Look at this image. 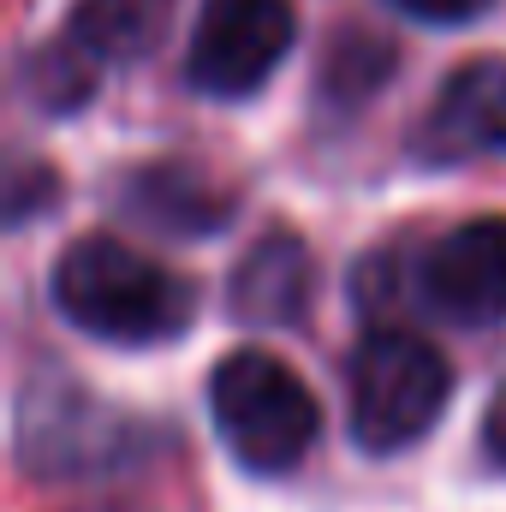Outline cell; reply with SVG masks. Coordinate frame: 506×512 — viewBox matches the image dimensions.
I'll use <instances>...</instances> for the list:
<instances>
[{
  "instance_id": "cell-1",
  "label": "cell",
  "mask_w": 506,
  "mask_h": 512,
  "mask_svg": "<svg viewBox=\"0 0 506 512\" xmlns=\"http://www.w3.org/2000/svg\"><path fill=\"white\" fill-rule=\"evenodd\" d=\"M54 304L78 334L137 352V346L179 340L197 310V292L185 274L131 251L126 239L90 233V239H72L54 262Z\"/></svg>"
},
{
  "instance_id": "cell-2",
  "label": "cell",
  "mask_w": 506,
  "mask_h": 512,
  "mask_svg": "<svg viewBox=\"0 0 506 512\" xmlns=\"http://www.w3.org/2000/svg\"><path fill=\"white\" fill-rule=\"evenodd\" d=\"M209 417L221 447L245 465V471H292L322 429V405L304 387L292 364H280L274 352H227L209 376Z\"/></svg>"
},
{
  "instance_id": "cell-3",
  "label": "cell",
  "mask_w": 506,
  "mask_h": 512,
  "mask_svg": "<svg viewBox=\"0 0 506 512\" xmlns=\"http://www.w3.org/2000/svg\"><path fill=\"white\" fill-rule=\"evenodd\" d=\"M453 399L447 358L411 328H370L352 358V435L364 453H405Z\"/></svg>"
},
{
  "instance_id": "cell-4",
  "label": "cell",
  "mask_w": 506,
  "mask_h": 512,
  "mask_svg": "<svg viewBox=\"0 0 506 512\" xmlns=\"http://www.w3.org/2000/svg\"><path fill=\"white\" fill-rule=\"evenodd\" d=\"M137 453H143L137 417L114 411L96 393H78L60 376H42L18 405V459L36 477H102Z\"/></svg>"
},
{
  "instance_id": "cell-5",
  "label": "cell",
  "mask_w": 506,
  "mask_h": 512,
  "mask_svg": "<svg viewBox=\"0 0 506 512\" xmlns=\"http://www.w3.org/2000/svg\"><path fill=\"white\" fill-rule=\"evenodd\" d=\"M298 36L292 0H203L197 30H191V60L185 78L203 96L239 102L274 78Z\"/></svg>"
},
{
  "instance_id": "cell-6",
  "label": "cell",
  "mask_w": 506,
  "mask_h": 512,
  "mask_svg": "<svg viewBox=\"0 0 506 512\" xmlns=\"http://www.w3.org/2000/svg\"><path fill=\"white\" fill-rule=\"evenodd\" d=\"M417 286L435 316L465 328L506 322V215H477L423 251Z\"/></svg>"
},
{
  "instance_id": "cell-7",
  "label": "cell",
  "mask_w": 506,
  "mask_h": 512,
  "mask_svg": "<svg viewBox=\"0 0 506 512\" xmlns=\"http://www.w3.org/2000/svg\"><path fill=\"white\" fill-rule=\"evenodd\" d=\"M423 155L429 161L506 155V60H465L441 84L423 120Z\"/></svg>"
},
{
  "instance_id": "cell-8",
  "label": "cell",
  "mask_w": 506,
  "mask_h": 512,
  "mask_svg": "<svg viewBox=\"0 0 506 512\" xmlns=\"http://www.w3.org/2000/svg\"><path fill=\"white\" fill-rule=\"evenodd\" d=\"M131 221H149L161 227L167 239H209L233 221V191L221 179H209L203 167L191 161H155V167H137L126 173V191H120Z\"/></svg>"
},
{
  "instance_id": "cell-9",
  "label": "cell",
  "mask_w": 506,
  "mask_h": 512,
  "mask_svg": "<svg viewBox=\"0 0 506 512\" xmlns=\"http://www.w3.org/2000/svg\"><path fill=\"white\" fill-rule=\"evenodd\" d=\"M316 292V262L304 251L298 233H268L256 239L245 262L233 268V316L251 328H286L304 322Z\"/></svg>"
},
{
  "instance_id": "cell-10",
  "label": "cell",
  "mask_w": 506,
  "mask_h": 512,
  "mask_svg": "<svg viewBox=\"0 0 506 512\" xmlns=\"http://www.w3.org/2000/svg\"><path fill=\"white\" fill-rule=\"evenodd\" d=\"M173 24V0H78L66 36L96 60V66H120L149 54Z\"/></svg>"
},
{
  "instance_id": "cell-11",
  "label": "cell",
  "mask_w": 506,
  "mask_h": 512,
  "mask_svg": "<svg viewBox=\"0 0 506 512\" xmlns=\"http://www.w3.org/2000/svg\"><path fill=\"white\" fill-rule=\"evenodd\" d=\"M96 84H102V66H96L72 36H60L54 48H42V54H36V66H30V90H36V102H42V108H54V114H66V108L90 102V96H96Z\"/></svg>"
},
{
  "instance_id": "cell-12",
  "label": "cell",
  "mask_w": 506,
  "mask_h": 512,
  "mask_svg": "<svg viewBox=\"0 0 506 512\" xmlns=\"http://www.w3.org/2000/svg\"><path fill=\"white\" fill-rule=\"evenodd\" d=\"M387 72H393V48L387 42H376V36H346L340 48H328L322 84L340 90V96H370Z\"/></svg>"
},
{
  "instance_id": "cell-13",
  "label": "cell",
  "mask_w": 506,
  "mask_h": 512,
  "mask_svg": "<svg viewBox=\"0 0 506 512\" xmlns=\"http://www.w3.org/2000/svg\"><path fill=\"white\" fill-rule=\"evenodd\" d=\"M399 12H411V18H423V24H471V18H483L495 0H393Z\"/></svg>"
},
{
  "instance_id": "cell-14",
  "label": "cell",
  "mask_w": 506,
  "mask_h": 512,
  "mask_svg": "<svg viewBox=\"0 0 506 512\" xmlns=\"http://www.w3.org/2000/svg\"><path fill=\"white\" fill-rule=\"evenodd\" d=\"M483 447H489V459L506 465V382L495 387V399H489V417H483Z\"/></svg>"
}]
</instances>
